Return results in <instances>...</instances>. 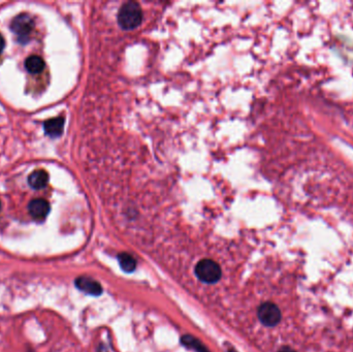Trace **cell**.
<instances>
[{"label":"cell","mask_w":353,"mask_h":352,"mask_svg":"<svg viewBox=\"0 0 353 352\" xmlns=\"http://www.w3.org/2000/svg\"><path fill=\"white\" fill-rule=\"evenodd\" d=\"M143 22V11L140 5L128 2L122 5L118 12V24L124 30H132Z\"/></svg>","instance_id":"6da1fadb"},{"label":"cell","mask_w":353,"mask_h":352,"mask_svg":"<svg viewBox=\"0 0 353 352\" xmlns=\"http://www.w3.org/2000/svg\"><path fill=\"white\" fill-rule=\"evenodd\" d=\"M34 25L33 18L29 14L23 13L14 18L11 23V30L17 36L19 44L27 45L29 43Z\"/></svg>","instance_id":"7a4b0ae2"},{"label":"cell","mask_w":353,"mask_h":352,"mask_svg":"<svg viewBox=\"0 0 353 352\" xmlns=\"http://www.w3.org/2000/svg\"><path fill=\"white\" fill-rule=\"evenodd\" d=\"M195 275L205 283H215L221 277V270L214 260L203 259L195 267Z\"/></svg>","instance_id":"3957f363"},{"label":"cell","mask_w":353,"mask_h":352,"mask_svg":"<svg viewBox=\"0 0 353 352\" xmlns=\"http://www.w3.org/2000/svg\"><path fill=\"white\" fill-rule=\"evenodd\" d=\"M258 318L266 326H275L281 319V312L275 304L264 303L258 309Z\"/></svg>","instance_id":"277c9868"},{"label":"cell","mask_w":353,"mask_h":352,"mask_svg":"<svg viewBox=\"0 0 353 352\" xmlns=\"http://www.w3.org/2000/svg\"><path fill=\"white\" fill-rule=\"evenodd\" d=\"M50 204L44 199H34L28 204V212L35 220H44L50 213Z\"/></svg>","instance_id":"5b68a950"},{"label":"cell","mask_w":353,"mask_h":352,"mask_svg":"<svg viewBox=\"0 0 353 352\" xmlns=\"http://www.w3.org/2000/svg\"><path fill=\"white\" fill-rule=\"evenodd\" d=\"M65 118L62 116L56 117V118H51L44 122V130L45 133L50 136L51 139H57L61 136L64 130Z\"/></svg>","instance_id":"8992f818"},{"label":"cell","mask_w":353,"mask_h":352,"mask_svg":"<svg viewBox=\"0 0 353 352\" xmlns=\"http://www.w3.org/2000/svg\"><path fill=\"white\" fill-rule=\"evenodd\" d=\"M74 283L78 289L90 296H101L103 292V287L101 284L88 277H78L75 279Z\"/></svg>","instance_id":"52a82bcc"},{"label":"cell","mask_w":353,"mask_h":352,"mask_svg":"<svg viewBox=\"0 0 353 352\" xmlns=\"http://www.w3.org/2000/svg\"><path fill=\"white\" fill-rule=\"evenodd\" d=\"M49 183V173L45 169H36L28 177V185L34 190H41Z\"/></svg>","instance_id":"ba28073f"},{"label":"cell","mask_w":353,"mask_h":352,"mask_svg":"<svg viewBox=\"0 0 353 352\" xmlns=\"http://www.w3.org/2000/svg\"><path fill=\"white\" fill-rule=\"evenodd\" d=\"M45 67H46L45 60L42 57H39L37 55L29 56L25 60V68L31 74H38L43 72Z\"/></svg>","instance_id":"9c48e42d"},{"label":"cell","mask_w":353,"mask_h":352,"mask_svg":"<svg viewBox=\"0 0 353 352\" xmlns=\"http://www.w3.org/2000/svg\"><path fill=\"white\" fill-rule=\"evenodd\" d=\"M118 259H119V263H120V267L123 271L127 272V273H130V272H133L136 268V260L130 255V254L128 253H121L119 257H118Z\"/></svg>","instance_id":"30bf717a"},{"label":"cell","mask_w":353,"mask_h":352,"mask_svg":"<svg viewBox=\"0 0 353 352\" xmlns=\"http://www.w3.org/2000/svg\"><path fill=\"white\" fill-rule=\"evenodd\" d=\"M182 343H183V345L187 346L188 348L193 349L196 352H209L208 349L199 340H196L195 338H193L191 336H188V335L184 336L182 338Z\"/></svg>","instance_id":"8fae6325"},{"label":"cell","mask_w":353,"mask_h":352,"mask_svg":"<svg viewBox=\"0 0 353 352\" xmlns=\"http://www.w3.org/2000/svg\"><path fill=\"white\" fill-rule=\"evenodd\" d=\"M5 48H6V40H5L4 35L0 33V55L3 54Z\"/></svg>","instance_id":"7c38bea8"},{"label":"cell","mask_w":353,"mask_h":352,"mask_svg":"<svg viewBox=\"0 0 353 352\" xmlns=\"http://www.w3.org/2000/svg\"><path fill=\"white\" fill-rule=\"evenodd\" d=\"M279 352H296L293 349H291L290 347H283L279 350Z\"/></svg>","instance_id":"4fadbf2b"},{"label":"cell","mask_w":353,"mask_h":352,"mask_svg":"<svg viewBox=\"0 0 353 352\" xmlns=\"http://www.w3.org/2000/svg\"><path fill=\"white\" fill-rule=\"evenodd\" d=\"M0 210H2V202H0Z\"/></svg>","instance_id":"5bb4252c"}]
</instances>
